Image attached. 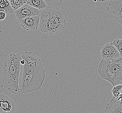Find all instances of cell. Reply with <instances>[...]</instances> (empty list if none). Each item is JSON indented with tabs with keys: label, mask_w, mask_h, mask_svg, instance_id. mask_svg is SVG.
Wrapping results in <instances>:
<instances>
[{
	"label": "cell",
	"mask_w": 122,
	"mask_h": 113,
	"mask_svg": "<svg viewBox=\"0 0 122 113\" xmlns=\"http://www.w3.org/2000/svg\"><path fill=\"white\" fill-rule=\"evenodd\" d=\"M95 1H99V2H104V1H108L109 0H94Z\"/></svg>",
	"instance_id": "cell-18"
},
{
	"label": "cell",
	"mask_w": 122,
	"mask_h": 113,
	"mask_svg": "<svg viewBox=\"0 0 122 113\" xmlns=\"http://www.w3.org/2000/svg\"><path fill=\"white\" fill-rule=\"evenodd\" d=\"M26 3L40 10L48 7L44 0H27Z\"/></svg>",
	"instance_id": "cell-11"
},
{
	"label": "cell",
	"mask_w": 122,
	"mask_h": 113,
	"mask_svg": "<svg viewBox=\"0 0 122 113\" xmlns=\"http://www.w3.org/2000/svg\"><path fill=\"white\" fill-rule=\"evenodd\" d=\"M97 71L101 78L113 86L122 84V56L114 60L102 58Z\"/></svg>",
	"instance_id": "cell-4"
},
{
	"label": "cell",
	"mask_w": 122,
	"mask_h": 113,
	"mask_svg": "<svg viewBox=\"0 0 122 113\" xmlns=\"http://www.w3.org/2000/svg\"><path fill=\"white\" fill-rule=\"evenodd\" d=\"M15 16L18 21H20L29 17L40 16V10L25 4L19 9L14 11Z\"/></svg>",
	"instance_id": "cell-6"
},
{
	"label": "cell",
	"mask_w": 122,
	"mask_h": 113,
	"mask_svg": "<svg viewBox=\"0 0 122 113\" xmlns=\"http://www.w3.org/2000/svg\"></svg>",
	"instance_id": "cell-20"
},
{
	"label": "cell",
	"mask_w": 122,
	"mask_h": 113,
	"mask_svg": "<svg viewBox=\"0 0 122 113\" xmlns=\"http://www.w3.org/2000/svg\"><path fill=\"white\" fill-rule=\"evenodd\" d=\"M104 111L107 113H122V101L113 97Z\"/></svg>",
	"instance_id": "cell-10"
},
{
	"label": "cell",
	"mask_w": 122,
	"mask_h": 113,
	"mask_svg": "<svg viewBox=\"0 0 122 113\" xmlns=\"http://www.w3.org/2000/svg\"><path fill=\"white\" fill-rule=\"evenodd\" d=\"M117 48L120 53V56H122V39H116L111 43Z\"/></svg>",
	"instance_id": "cell-16"
},
{
	"label": "cell",
	"mask_w": 122,
	"mask_h": 113,
	"mask_svg": "<svg viewBox=\"0 0 122 113\" xmlns=\"http://www.w3.org/2000/svg\"><path fill=\"white\" fill-rule=\"evenodd\" d=\"M40 16L29 17L19 21L21 26L27 31L36 30L39 27Z\"/></svg>",
	"instance_id": "cell-9"
},
{
	"label": "cell",
	"mask_w": 122,
	"mask_h": 113,
	"mask_svg": "<svg viewBox=\"0 0 122 113\" xmlns=\"http://www.w3.org/2000/svg\"><path fill=\"white\" fill-rule=\"evenodd\" d=\"M0 9H4L7 15L12 14L14 11L8 0H0Z\"/></svg>",
	"instance_id": "cell-12"
},
{
	"label": "cell",
	"mask_w": 122,
	"mask_h": 113,
	"mask_svg": "<svg viewBox=\"0 0 122 113\" xmlns=\"http://www.w3.org/2000/svg\"><path fill=\"white\" fill-rule=\"evenodd\" d=\"M101 55L103 59L114 60L120 56L117 48L112 43H107L101 48Z\"/></svg>",
	"instance_id": "cell-8"
},
{
	"label": "cell",
	"mask_w": 122,
	"mask_h": 113,
	"mask_svg": "<svg viewBox=\"0 0 122 113\" xmlns=\"http://www.w3.org/2000/svg\"><path fill=\"white\" fill-rule=\"evenodd\" d=\"M40 16V31L51 35L61 32L68 22V15L59 8L47 7L41 10Z\"/></svg>",
	"instance_id": "cell-2"
},
{
	"label": "cell",
	"mask_w": 122,
	"mask_h": 113,
	"mask_svg": "<svg viewBox=\"0 0 122 113\" xmlns=\"http://www.w3.org/2000/svg\"></svg>",
	"instance_id": "cell-19"
},
{
	"label": "cell",
	"mask_w": 122,
	"mask_h": 113,
	"mask_svg": "<svg viewBox=\"0 0 122 113\" xmlns=\"http://www.w3.org/2000/svg\"><path fill=\"white\" fill-rule=\"evenodd\" d=\"M24 60L23 64L21 82V93L25 94L36 91L42 87L46 77V71L41 60L31 51L20 55Z\"/></svg>",
	"instance_id": "cell-1"
},
{
	"label": "cell",
	"mask_w": 122,
	"mask_h": 113,
	"mask_svg": "<svg viewBox=\"0 0 122 113\" xmlns=\"http://www.w3.org/2000/svg\"><path fill=\"white\" fill-rule=\"evenodd\" d=\"M9 1L13 9L15 11L26 4L27 0H9Z\"/></svg>",
	"instance_id": "cell-14"
},
{
	"label": "cell",
	"mask_w": 122,
	"mask_h": 113,
	"mask_svg": "<svg viewBox=\"0 0 122 113\" xmlns=\"http://www.w3.org/2000/svg\"><path fill=\"white\" fill-rule=\"evenodd\" d=\"M113 97L116 99L122 101V84L113 86L112 90Z\"/></svg>",
	"instance_id": "cell-13"
},
{
	"label": "cell",
	"mask_w": 122,
	"mask_h": 113,
	"mask_svg": "<svg viewBox=\"0 0 122 113\" xmlns=\"http://www.w3.org/2000/svg\"><path fill=\"white\" fill-rule=\"evenodd\" d=\"M7 14L4 9H0V20L2 21L5 18Z\"/></svg>",
	"instance_id": "cell-17"
},
{
	"label": "cell",
	"mask_w": 122,
	"mask_h": 113,
	"mask_svg": "<svg viewBox=\"0 0 122 113\" xmlns=\"http://www.w3.org/2000/svg\"><path fill=\"white\" fill-rule=\"evenodd\" d=\"M48 7L59 8L62 0H44Z\"/></svg>",
	"instance_id": "cell-15"
},
{
	"label": "cell",
	"mask_w": 122,
	"mask_h": 113,
	"mask_svg": "<svg viewBox=\"0 0 122 113\" xmlns=\"http://www.w3.org/2000/svg\"><path fill=\"white\" fill-rule=\"evenodd\" d=\"M20 54H10L3 61L2 75L5 88L12 94L21 93L19 85Z\"/></svg>",
	"instance_id": "cell-3"
},
{
	"label": "cell",
	"mask_w": 122,
	"mask_h": 113,
	"mask_svg": "<svg viewBox=\"0 0 122 113\" xmlns=\"http://www.w3.org/2000/svg\"><path fill=\"white\" fill-rule=\"evenodd\" d=\"M106 10L112 19L122 25V0L107 1Z\"/></svg>",
	"instance_id": "cell-5"
},
{
	"label": "cell",
	"mask_w": 122,
	"mask_h": 113,
	"mask_svg": "<svg viewBox=\"0 0 122 113\" xmlns=\"http://www.w3.org/2000/svg\"><path fill=\"white\" fill-rule=\"evenodd\" d=\"M16 110L14 101L7 95L0 93V113H14Z\"/></svg>",
	"instance_id": "cell-7"
}]
</instances>
